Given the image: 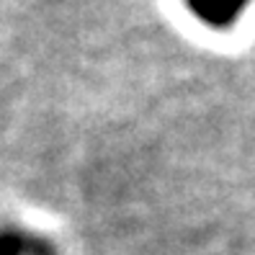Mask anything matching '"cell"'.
<instances>
[{
    "label": "cell",
    "instance_id": "cell-2",
    "mask_svg": "<svg viewBox=\"0 0 255 255\" xmlns=\"http://www.w3.org/2000/svg\"><path fill=\"white\" fill-rule=\"evenodd\" d=\"M0 255H54V253L41 240L26 235H3L0 237Z\"/></svg>",
    "mask_w": 255,
    "mask_h": 255
},
{
    "label": "cell",
    "instance_id": "cell-1",
    "mask_svg": "<svg viewBox=\"0 0 255 255\" xmlns=\"http://www.w3.org/2000/svg\"><path fill=\"white\" fill-rule=\"evenodd\" d=\"M193 16L214 28L232 26L250 5V0H186Z\"/></svg>",
    "mask_w": 255,
    "mask_h": 255
}]
</instances>
